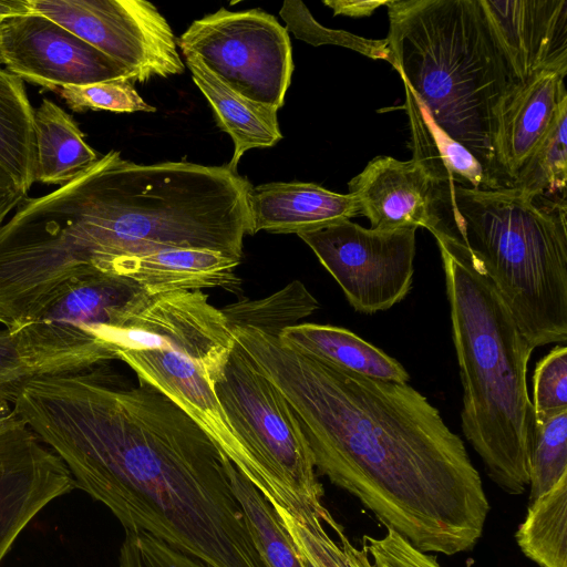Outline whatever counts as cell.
Segmentation results:
<instances>
[{"label":"cell","mask_w":567,"mask_h":567,"mask_svg":"<svg viewBox=\"0 0 567 567\" xmlns=\"http://www.w3.org/2000/svg\"><path fill=\"white\" fill-rule=\"evenodd\" d=\"M12 411L104 504L209 567H265L229 478L231 461L155 388L126 384L105 364L37 377Z\"/></svg>","instance_id":"1"},{"label":"cell","mask_w":567,"mask_h":567,"mask_svg":"<svg viewBox=\"0 0 567 567\" xmlns=\"http://www.w3.org/2000/svg\"><path fill=\"white\" fill-rule=\"evenodd\" d=\"M235 343L296 416L316 468L417 549L471 550L489 513L462 439L408 383L371 379L231 328Z\"/></svg>","instance_id":"2"},{"label":"cell","mask_w":567,"mask_h":567,"mask_svg":"<svg viewBox=\"0 0 567 567\" xmlns=\"http://www.w3.org/2000/svg\"><path fill=\"white\" fill-rule=\"evenodd\" d=\"M452 336L463 386L461 425L488 477L509 495L529 484L535 414L527 389L534 351L478 257L439 227Z\"/></svg>","instance_id":"3"},{"label":"cell","mask_w":567,"mask_h":567,"mask_svg":"<svg viewBox=\"0 0 567 567\" xmlns=\"http://www.w3.org/2000/svg\"><path fill=\"white\" fill-rule=\"evenodd\" d=\"M393 68L432 120L494 171L495 110L517 81L480 0H388Z\"/></svg>","instance_id":"4"},{"label":"cell","mask_w":567,"mask_h":567,"mask_svg":"<svg viewBox=\"0 0 567 567\" xmlns=\"http://www.w3.org/2000/svg\"><path fill=\"white\" fill-rule=\"evenodd\" d=\"M440 227L481 260L535 349L567 340L566 198L441 185Z\"/></svg>","instance_id":"5"},{"label":"cell","mask_w":567,"mask_h":567,"mask_svg":"<svg viewBox=\"0 0 567 567\" xmlns=\"http://www.w3.org/2000/svg\"><path fill=\"white\" fill-rule=\"evenodd\" d=\"M235 339L202 291L150 295L114 332L111 346L146 383L185 411L252 484L256 470L214 390Z\"/></svg>","instance_id":"6"},{"label":"cell","mask_w":567,"mask_h":567,"mask_svg":"<svg viewBox=\"0 0 567 567\" xmlns=\"http://www.w3.org/2000/svg\"><path fill=\"white\" fill-rule=\"evenodd\" d=\"M213 384L230 427L254 463V486L268 503L289 512L323 509V488L296 416L236 343Z\"/></svg>","instance_id":"7"},{"label":"cell","mask_w":567,"mask_h":567,"mask_svg":"<svg viewBox=\"0 0 567 567\" xmlns=\"http://www.w3.org/2000/svg\"><path fill=\"white\" fill-rule=\"evenodd\" d=\"M176 43L240 96L275 111L284 105L293 62L288 31L274 16L220 8L195 20Z\"/></svg>","instance_id":"8"},{"label":"cell","mask_w":567,"mask_h":567,"mask_svg":"<svg viewBox=\"0 0 567 567\" xmlns=\"http://www.w3.org/2000/svg\"><path fill=\"white\" fill-rule=\"evenodd\" d=\"M31 10L124 66L133 81L185 71L167 20L144 0H29Z\"/></svg>","instance_id":"9"},{"label":"cell","mask_w":567,"mask_h":567,"mask_svg":"<svg viewBox=\"0 0 567 567\" xmlns=\"http://www.w3.org/2000/svg\"><path fill=\"white\" fill-rule=\"evenodd\" d=\"M416 228L373 229L350 220L298 234L354 310L390 309L411 290Z\"/></svg>","instance_id":"10"},{"label":"cell","mask_w":567,"mask_h":567,"mask_svg":"<svg viewBox=\"0 0 567 567\" xmlns=\"http://www.w3.org/2000/svg\"><path fill=\"white\" fill-rule=\"evenodd\" d=\"M0 64L47 90L117 79L134 82L124 66L34 12L0 23Z\"/></svg>","instance_id":"11"},{"label":"cell","mask_w":567,"mask_h":567,"mask_svg":"<svg viewBox=\"0 0 567 567\" xmlns=\"http://www.w3.org/2000/svg\"><path fill=\"white\" fill-rule=\"evenodd\" d=\"M75 483L61 458L12 410L0 414V565L22 530Z\"/></svg>","instance_id":"12"},{"label":"cell","mask_w":567,"mask_h":567,"mask_svg":"<svg viewBox=\"0 0 567 567\" xmlns=\"http://www.w3.org/2000/svg\"><path fill=\"white\" fill-rule=\"evenodd\" d=\"M517 82L567 72V0H480Z\"/></svg>","instance_id":"13"},{"label":"cell","mask_w":567,"mask_h":567,"mask_svg":"<svg viewBox=\"0 0 567 567\" xmlns=\"http://www.w3.org/2000/svg\"><path fill=\"white\" fill-rule=\"evenodd\" d=\"M348 186L359 215L373 229L424 227L433 233L441 223V185L414 159L377 156Z\"/></svg>","instance_id":"14"},{"label":"cell","mask_w":567,"mask_h":567,"mask_svg":"<svg viewBox=\"0 0 567 567\" xmlns=\"http://www.w3.org/2000/svg\"><path fill=\"white\" fill-rule=\"evenodd\" d=\"M567 72L547 71L515 83L499 101L492 136L495 175L511 187L567 100Z\"/></svg>","instance_id":"15"},{"label":"cell","mask_w":567,"mask_h":567,"mask_svg":"<svg viewBox=\"0 0 567 567\" xmlns=\"http://www.w3.org/2000/svg\"><path fill=\"white\" fill-rule=\"evenodd\" d=\"M116 360L104 346L70 336L42 321L0 331V405L28 381Z\"/></svg>","instance_id":"16"},{"label":"cell","mask_w":567,"mask_h":567,"mask_svg":"<svg viewBox=\"0 0 567 567\" xmlns=\"http://www.w3.org/2000/svg\"><path fill=\"white\" fill-rule=\"evenodd\" d=\"M148 296L131 278L100 272L71 284L35 321L95 340L111 349V334Z\"/></svg>","instance_id":"17"},{"label":"cell","mask_w":567,"mask_h":567,"mask_svg":"<svg viewBox=\"0 0 567 567\" xmlns=\"http://www.w3.org/2000/svg\"><path fill=\"white\" fill-rule=\"evenodd\" d=\"M248 208L252 235L301 234L350 220L359 215L358 199L313 183H267L251 187Z\"/></svg>","instance_id":"18"},{"label":"cell","mask_w":567,"mask_h":567,"mask_svg":"<svg viewBox=\"0 0 567 567\" xmlns=\"http://www.w3.org/2000/svg\"><path fill=\"white\" fill-rule=\"evenodd\" d=\"M239 262L213 250L168 248L121 259L111 274L133 279L148 295L217 287L235 292L241 282L235 272Z\"/></svg>","instance_id":"19"},{"label":"cell","mask_w":567,"mask_h":567,"mask_svg":"<svg viewBox=\"0 0 567 567\" xmlns=\"http://www.w3.org/2000/svg\"><path fill=\"white\" fill-rule=\"evenodd\" d=\"M404 110L411 130L410 148L416 161L440 185H458L474 189L501 186L483 164L462 144L453 140L430 116L427 110L405 81Z\"/></svg>","instance_id":"20"},{"label":"cell","mask_w":567,"mask_h":567,"mask_svg":"<svg viewBox=\"0 0 567 567\" xmlns=\"http://www.w3.org/2000/svg\"><path fill=\"white\" fill-rule=\"evenodd\" d=\"M281 346L371 379L408 383L404 367L348 329L318 323L293 324L277 336Z\"/></svg>","instance_id":"21"},{"label":"cell","mask_w":567,"mask_h":567,"mask_svg":"<svg viewBox=\"0 0 567 567\" xmlns=\"http://www.w3.org/2000/svg\"><path fill=\"white\" fill-rule=\"evenodd\" d=\"M193 81L209 102L217 125L234 141L227 166L236 171L240 157L251 148L270 147L282 138L277 112L240 96L214 75L194 53H183Z\"/></svg>","instance_id":"22"},{"label":"cell","mask_w":567,"mask_h":567,"mask_svg":"<svg viewBox=\"0 0 567 567\" xmlns=\"http://www.w3.org/2000/svg\"><path fill=\"white\" fill-rule=\"evenodd\" d=\"M35 179L65 185L100 158L85 142L73 116L53 101L43 99L34 110Z\"/></svg>","instance_id":"23"},{"label":"cell","mask_w":567,"mask_h":567,"mask_svg":"<svg viewBox=\"0 0 567 567\" xmlns=\"http://www.w3.org/2000/svg\"><path fill=\"white\" fill-rule=\"evenodd\" d=\"M0 164L25 194L35 179L34 110L23 80L0 68Z\"/></svg>","instance_id":"24"},{"label":"cell","mask_w":567,"mask_h":567,"mask_svg":"<svg viewBox=\"0 0 567 567\" xmlns=\"http://www.w3.org/2000/svg\"><path fill=\"white\" fill-rule=\"evenodd\" d=\"M515 538L523 554L539 567H567V475L529 502Z\"/></svg>","instance_id":"25"},{"label":"cell","mask_w":567,"mask_h":567,"mask_svg":"<svg viewBox=\"0 0 567 567\" xmlns=\"http://www.w3.org/2000/svg\"><path fill=\"white\" fill-rule=\"evenodd\" d=\"M229 478L265 567H309L272 506L234 464Z\"/></svg>","instance_id":"26"},{"label":"cell","mask_w":567,"mask_h":567,"mask_svg":"<svg viewBox=\"0 0 567 567\" xmlns=\"http://www.w3.org/2000/svg\"><path fill=\"white\" fill-rule=\"evenodd\" d=\"M319 302L299 281L293 280L271 296L257 300H241L221 310L229 328L252 327L276 334L302 318L313 313Z\"/></svg>","instance_id":"27"},{"label":"cell","mask_w":567,"mask_h":567,"mask_svg":"<svg viewBox=\"0 0 567 567\" xmlns=\"http://www.w3.org/2000/svg\"><path fill=\"white\" fill-rule=\"evenodd\" d=\"M567 186V100L564 101L546 135L520 168L511 187L535 195L566 196Z\"/></svg>","instance_id":"28"},{"label":"cell","mask_w":567,"mask_h":567,"mask_svg":"<svg viewBox=\"0 0 567 567\" xmlns=\"http://www.w3.org/2000/svg\"><path fill=\"white\" fill-rule=\"evenodd\" d=\"M567 475V412L535 421L529 453V502Z\"/></svg>","instance_id":"29"},{"label":"cell","mask_w":567,"mask_h":567,"mask_svg":"<svg viewBox=\"0 0 567 567\" xmlns=\"http://www.w3.org/2000/svg\"><path fill=\"white\" fill-rule=\"evenodd\" d=\"M327 524L337 535L350 567H441L435 557L417 549L393 529L386 528L380 538L364 535L357 547L334 518Z\"/></svg>","instance_id":"30"},{"label":"cell","mask_w":567,"mask_h":567,"mask_svg":"<svg viewBox=\"0 0 567 567\" xmlns=\"http://www.w3.org/2000/svg\"><path fill=\"white\" fill-rule=\"evenodd\" d=\"M272 508L309 567H350L339 540L326 528L324 519L330 514L326 507L297 512L278 506Z\"/></svg>","instance_id":"31"},{"label":"cell","mask_w":567,"mask_h":567,"mask_svg":"<svg viewBox=\"0 0 567 567\" xmlns=\"http://www.w3.org/2000/svg\"><path fill=\"white\" fill-rule=\"evenodd\" d=\"M279 14L286 23L287 31L311 45H340L393 65V56L386 39H365L343 30L326 28L315 20L300 0H285Z\"/></svg>","instance_id":"32"},{"label":"cell","mask_w":567,"mask_h":567,"mask_svg":"<svg viewBox=\"0 0 567 567\" xmlns=\"http://www.w3.org/2000/svg\"><path fill=\"white\" fill-rule=\"evenodd\" d=\"M59 94L73 112L106 110L117 113L155 112L156 109L140 96L128 79L103 81L86 85H66Z\"/></svg>","instance_id":"33"},{"label":"cell","mask_w":567,"mask_h":567,"mask_svg":"<svg viewBox=\"0 0 567 567\" xmlns=\"http://www.w3.org/2000/svg\"><path fill=\"white\" fill-rule=\"evenodd\" d=\"M535 421L567 412V347L556 346L542 358L533 374Z\"/></svg>","instance_id":"34"},{"label":"cell","mask_w":567,"mask_h":567,"mask_svg":"<svg viewBox=\"0 0 567 567\" xmlns=\"http://www.w3.org/2000/svg\"><path fill=\"white\" fill-rule=\"evenodd\" d=\"M118 563L120 567H209L204 561L143 532H126Z\"/></svg>","instance_id":"35"},{"label":"cell","mask_w":567,"mask_h":567,"mask_svg":"<svg viewBox=\"0 0 567 567\" xmlns=\"http://www.w3.org/2000/svg\"><path fill=\"white\" fill-rule=\"evenodd\" d=\"M25 196L14 177L0 164V225Z\"/></svg>","instance_id":"36"},{"label":"cell","mask_w":567,"mask_h":567,"mask_svg":"<svg viewBox=\"0 0 567 567\" xmlns=\"http://www.w3.org/2000/svg\"><path fill=\"white\" fill-rule=\"evenodd\" d=\"M322 2L332 9L334 16L363 18L371 16L379 7L385 6L388 0H323Z\"/></svg>","instance_id":"37"},{"label":"cell","mask_w":567,"mask_h":567,"mask_svg":"<svg viewBox=\"0 0 567 567\" xmlns=\"http://www.w3.org/2000/svg\"><path fill=\"white\" fill-rule=\"evenodd\" d=\"M33 13L29 0H0V23L18 16Z\"/></svg>","instance_id":"38"}]
</instances>
